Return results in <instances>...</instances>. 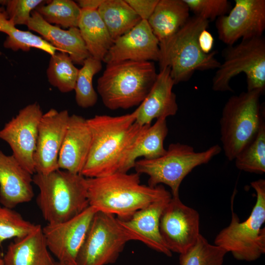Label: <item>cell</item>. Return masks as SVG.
Listing matches in <instances>:
<instances>
[{
  "label": "cell",
  "instance_id": "1",
  "mask_svg": "<svg viewBox=\"0 0 265 265\" xmlns=\"http://www.w3.org/2000/svg\"><path fill=\"white\" fill-rule=\"evenodd\" d=\"M137 112V108L122 115H97L87 119L92 140L81 175L95 178L118 172L122 157L146 126L135 122Z\"/></svg>",
  "mask_w": 265,
  "mask_h": 265
},
{
  "label": "cell",
  "instance_id": "2",
  "mask_svg": "<svg viewBox=\"0 0 265 265\" xmlns=\"http://www.w3.org/2000/svg\"><path fill=\"white\" fill-rule=\"evenodd\" d=\"M89 206L97 211L116 215L121 220L157 201L171 197L162 185L141 184L140 174L116 172L103 177L86 178Z\"/></svg>",
  "mask_w": 265,
  "mask_h": 265
},
{
  "label": "cell",
  "instance_id": "3",
  "mask_svg": "<svg viewBox=\"0 0 265 265\" xmlns=\"http://www.w3.org/2000/svg\"><path fill=\"white\" fill-rule=\"evenodd\" d=\"M210 22L200 17H190L177 32L159 43V70L170 68L175 84L189 80L195 72L217 69L220 62L216 51L208 54L200 49L198 38L200 32L209 27Z\"/></svg>",
  "mask_w": 265,
  "mask_h": 265
},
{
  "label": "cell",
  "instance_id": "4",
  "mask_svg": "<svg viewBox=\"0 0 265 265\" xmlns=\"http://www.w3.org/2000/svg\"><path fill=\"white\" fill-rule=\"evenodd\" d=\"M157 75L153 61L128 60L106 64L97 80V92L107 108L128 109L142 103Z\"/></svg>",
  "mask_w": 265,
  "mask_h": 265
},
{
  "label": "cell",
  "instance_id": "5",
  "mask_svg": "<svg viewBox=\"0 0 265 265\" xmlns=\"http://www.w3.org/2000/svg\"><path fill=\"white\" fill-rule=\"evenodd\" d=\"M33 183L39 189L37 204L49 224L77 215L89 206L86 178L58 169L47 174L35 173Z\"/></svg>",
  "mask_w": 265,
  "mask_h": 265
},
{
  "label": "cell",
  "instance_id": "6",
  "mask_svg": "<svg viewBox=\"0 0 265 265\" xmlns=\"http://www.w3.org/2000/svg\"><path fill=\"white\" fill-rule=\"evenodd\" d=\"M259 90L246 91L231 96L220 119V140L227 159L234 160L256 136L265 122Z\"/></svg>",
  "mask_w": 265,
  "mask_h": 265
},
{
  "label": "cell",
  "instance_id": "7",
  "mask_svg": "<svg viewBox=\"0 0 265 265\" xmlns=\"http://www.w3.org/2000/svg\"><path fill=\"white\" fill-rule=\"evenodd\" d=\"M256 192V201L249 217L241 222L232 210L229 224L216 236L214 244L230 252L238 260L259 259L265 253V180L251 183Z\"/></svg>",
  "mask_w": 265,
  "mask_h": 265
},
{
  "label": "cell",
  "instance_id": "8",
  "mask_svg": "<svg viewBox=\"0 0 265 265\" xmlns=\"http://www.w3.org/2000/svg\"><path fill=\"white\" fill-rule=\"evenodd\" d=\"M221 150L218 144L202 152H195L189 145L171 143L163 156L137 160L133 168L139 174L149 176L148 186L155 187L165 184L170 188L172 197L179 196V188L184 178L194 168L209 162Z\"/></svg>",
  "mask_w": 265,
  "mask_h": 265
},
{
  "label": "cell",
  "instance_id": "9",
  "mask_svg": "<svg viewBox=\"0 0 265 265\" xmlns=\"http://www.w3.org/2000/svg\"><path fill=\"white\" fill-rule=\"evenodd\" d=\"M223 61L212 79V89L232 91V79L240 73L246 79L247 91L265 90V39L263 36L241 40L227 46L222 53Z\"/></svg>",
  "mask_w": 265,
  "mask_h": 265
},
{
  "label": "cell",
  "instance_id": "10",
  "mask_svg": "<svg viewBox=\"0 0 265 265\" xmlns=\"http://www.w3.org/2000/svg\"><path fill=\"white\" fill-rule=\"evenodd\" d=\"M137 240L114 215L97 211L79 250L76 265L114 263L126 243Z\"/></svg>",
  "mask_w": 265,
  "mask_h": 265
},
{
  "label": "cell",
  "instance_id": "11",
  "mask_svg": "<svg viewBox=\"0 0 265 265\" xmlns=\"http://www.w3.org/2000/svg\"><path fill=\"white\" fill-rule=\"evenodd\" d=\"M43 114L38 103L29 104L0 130V138L10 146L12 156L32 175L35 173L34 155Z\"/></svg>",
  "mask_w": 265,
  "mask_h": 265
},
{
  "label": "cell",
  "instance_id": "12",
  "mask_svg": "<svg viewBox=\"0 0 265 265\" xmlns=\"http://www.w3.org/2000/svg\"><path fill=\"white\" fill-rule=\"evenodd\" d=\"M159 231L165 245L171 252L184 253L201 234L199 214L184 204L179 196H172L161 214Z\"/></svg>",
  "mask_w": 265,
  "mask_h": 265
},
{
  "label": "cell",
  "instance_id": "13",
  "mask_svg": "<svg viewBox=\"0 0 265 265\" xmlns=\"http://www.w3.org/2000/svg\"><path fill=\"white\" fill-rule=\"evenodd\" d=\"M97 211L89 206L81 212L65 221L42 228L47 247L64 265H76L79 250L93 217Z\"/></svg>",
  "mask_w": 265,
  "mask_h": 265
},
{
  "label": "cell",
  "instance_id": "14",
  "mask_svg": "<svg viewBox=\"0 0 265 265\" xmlns=\"http://www.w3.org/2000/svg\"><path fill=\"white\" fill-rule=\"evenodd\" d=\"M227 15L215 20L218 39L227 46L239 40L263 36L265 30V0H235Z\"/></svg>",
  "mask_w": 265,
  "mask_h": 265
},
{
  "label": "cell",
  "instance_id": "15",
  "mask_svg": "<svg viewBox=\"0 0 265 265\" xmlns=\"http://www.w3.org/2000/svg\"><path fill=\"white\" fill-rule=\"evenodd\" d=\"M69 117L67 110L51 108L43 113L34 155L35 173L47 174L59 169L58 156Z\"/></svg>",
  "mask_w": 265,
  "mask_h": 265
},
{
  "label": "cell",
  "instance_id": "16",
  "mask_svg": "<svg viewBox=\"0 0 265 265\" xmlns=\"http://www.w3.org/2000/svg\"><path fill=\"white\" fill-rule=\"evenodd\" d=\"M159 42L147 21L141 20L115 40L105 56L106 64L123 61H159Z\"/></svg>",
  "mask_w": 265,
  "mask_h": 265
},
{
  "label": "cell",
  "instance_id": "17",
  "mask_svg": "<svg viewBox=\"0 0 265 265\" xmlns=\"http://www.w3.org/2000/svg\"><path fill=\"white\" fill-rule=\"evenodd\" d=\"M91 140L87 119L77 114L70 115L59 153V169L81 174L89 154Z\"/></svg>",
  "mask_w": 265,
  "mask_h": 265
},
{
  "label": "cell",
  "instance_id": "18",
  "mask_svg": "<svg viewBox=\"0 0 265 265\" xmlns=\"http://www.w3.org/2000/svg\"><path fill=\"white\" fill-rule=\"evenodd\" d=\"M174 85L170 67L159 70L149 92L137 107L135 122L141 126L151 125L155 119L175 115L178 106L176 95L173 91Z\"/></svg>",
  "mask_w": 265,
  "mask_h": 265
},
{
  "label": "cell",
  "instance_id": "19",
  "mask_svg": "<svg viewBox=\"0 0 265 265\" xmlns=\"http://www.w3.org/2000/svg\"><path fill=\"white\" fill-rule=\"evenodd\" d=\"M32 175L12 156L0 151V203L13 209L34 196Z\"/></svg>",
  "mask_w": 265,
  "mask_h": 265
},
{
  "label": "cell",
  "instance_id": "20",
  "mask_svg": "<svg viewBox=\"0 0 265 265\" xmlns=\"http://www.w3.org/2000/svg\"><path fill=\"white\" fill-rule=\"evenodd\" d=\"M172 197V196H171ZM171 197L153 202L136 211L125 220L119 219L121 224L141 241L151 249L171 257L159 231V219L162 212Z\"/></svg>",
  "mask_w": 265,
  "mask_h": 265
},
{
  "label": "cell",
  "instance_id": "21",
  "mask_svg": "<svg viewBox=\"0 0 265 265\" xmlns=\"http://www.w3.org/2000/svg\"><path fill=\"white\" fill-rule=\"evenodd\" d=\"M27 26L41 35L57 51L68 53L75 64L82 65L84 60L90 56L78 27L65 30L50 24L35 10L32 12Z\"/></svg>",
  "mask_w": 265,
  "mask_h": 265
},
{
  "label": "cell",
  "instance_id": "22",
  "mask_svg": "<svg viewBox=\"0 0 265 265\" xmlns=\"http://www.w3.org/2000/svg\"><path fill=\"white\" fill-rule=\"evenodd\" d=\"M168 132L166 118H159L153 125H146L122 157L118 172H128L140 157L150 159L163 156L166 152L163 144Z\"/></svg>",
  "mask_w": 265,
  "mask_h": 265
},
{
  "label": "cell",
  "instance_id": "23",
  "mask_svg": "<svg viewBox=\"0 0 265 265\" xmlns=\"http://www.w3.org/2000/svg\"><path fill=\"white\" fill-rule=\"evenodd\" d=\"M3 265H54L42 228L37 224L26 235L15 238L3 255Z\"/></svg>",
  "mask_w": 265,
  "mask_h": 265
},
{
  "label": "cell",
  "instance_id": "24",
  "mask_svg": "<svg viewBox=\"0 0 265 265\" xmlns=\"http://www.w3.org/2000/svg\"><path fill=\"white\" fill-rule=\"evenodd\" d=\"M189 12L184 0H159L147 22L159 43L185 25L190 18Z\"/></svg>",
  "mask_w": 265,
  "mask_h": 265
},
{
  "label": "cell",
  "instance_id": "25",
  "mask_svg": "<svg viewBox=\"0 0 265 265\" xmlns=\"http://www.w3.org/2000/svg\"><path fill=\"white\" fill-rule=\"evenodd\" d=\"M78 27L90 55L101 61L113 40L97 10L81 9Z\"/></svg>",
  "mask_w": 265,
  "mask_h": 265
},
{
  "label": "cell",
  "instance_id": "26",
  "mask_svg": "<svg viewBox=\"0 0 265 265\" xmlns=\"http://www.w3.org/2000/svg\"><path fill=\"white\" fill-rule=\"evenodd\" d=\"M97 11L113 42L141 21L125 0H103Z\"/></svg>",
  "mask_w": 265,
  "mask_h": 265
},
{
  "label": "cell",
  "instance_id": "27",
  "mask_svg": "<svg viewBox=\"0 0 265 265\" xmlns=\"http://www.w3.org/2000/svg\"><path fill=\"white\" fill-rule=\"evenodd\" d=\"M0 32L7 35L3 43L4 47L13 51L22 50L27 52L34 48L42 50L52 55L57 51L41 37L29 31L18 29L9 19L4 7L0 5Z\"/></svg>",
  "mask_w": 265,
  "mask_h": 265
},
{
  "label": "cell",
  "instance_id": "28",
  "mask_svg": "<svg viewBox=\"0 0 265 265\" xmlns=\"http://www.w3.org/2000/svg\"><path fill=\"white\" fill-rule=\"evenodd\" d=\"M48 23L63 28L78 27L81 8L73 0H47L35 10Z\"/></svg>",
  "mask_w": 265,
  "mask_h": 265
},
{
  "label": "cell",
  "instance_id": "29",
  "mask_svg": "<svg viewBox=\"0 0 265 265\" xmlns=\"http://www.w3.org/2000/svg\"><path fill=\"white\" fill-rule=\"evenodd\" d=\"M51 56L47 69L50 83L62 93L74 90L79 69L65 52H56Z\"/></svg>",
  "mask_w": 265,
  "mask_h": 265
},
{
  "label": "cell",
  "instance_id": "30",
  "mask_svg": "<svg viewBox=\"0 0 265 265\" xmlns=\"http://www.w3.org/2000/svg\"><path fill=\"white\" fill-rule=\"evenodd\" d=\"M102 68V61L91 56L83 61L79 69L74 90L77 105L83 108L94 106L98 95L93 85L94 76Z\"/></svg>",
  "mask_w": 265,
  "mask_h": 265
},
{
  "label": "cell",
  "instance_id": "31",
  "mask_svg": "<svg viewBox=\"0 0 265 265\" xmlns=\"http://www.w3.org/2000/svg\"><path fill=\"white\" fill-rule=\"evenodd\" d=\"M235 165L245 172L263 174L265 172V122L254 138L234 159Z\"/></svg>",
  "mask_w": 265,
  "mask_h": 265
},
{
  "label": "cell",
  "instance_id": "32",
  "mask_svg": "<svg viewBox=\"0 0 265 265\" xmlns=\"http://www.w3.org/2000/svg\"><path fill=\"white\" fill-rule=\"evenodd\" d=\"M227 253L200 234L190 248L180 254V265H222Z\"/></svg>",
  "mask_w": 265,
  "mask_h": 265
},
{
  "label": "cell",
  "instance_id": "33",
  "mask_svg": "<svg viewBox=\"0 0 265 265\" xmlns=\"http://www.w3.org/2000/svg\"><path fill=\"white\" fill-rule=\"evenodd\" d=\"M37 225L26 220L13 209L0 205V245L9 239L26 235Z\"/></svg>",
  "mask_w": 265,
  "mask_h": 265
},
{
  "label": "cell",
  "instance_id": "34",
  "mask_svg": "<svg viewBox=\"0 0 265 265\" xmlns=\"http://www.w3.org/2000/svg\"><path fill=\"white\" fill-rule=\"evenodd\" d=\"M47 0H0L9 20L15 26H27L32 12Z\"/></svg>",
  "mask_w": 265,
  "mask_h": 265
},
{
  "label": "cell",
  "instance_id": "35",
  "mask_svg": "<svg viewBox=\"0 0 265 265\" xmlns=\"http://www.w3.org/2000/svg\"><path fill=\"white\" fill-rule=\"evenodd\" d=\"M190 11L195 16L209 22L226 15L231 9V2L227 0H184Z\"/></svg>",
  "mask_w": 265,
  "mask_h": 265
},
{
  "label": "cell",
  "instance_id": "36",
  "mask_svg": "<svg viewBox=\"0 0 265 265\" xmlns=\"http://www.w3.org/2000/svg\"><path fill=\"white\" fill-rule=\"evenodd\" d=\"M141 20L147 21L159 0H125Z\"/></svg>",
  "mask_w": 265,
  "mask_h": 265
},
{
  "label": "cell",
  "instance_id": "37",
  "mask_svg": "<svg viewBox=\"0 0 265 265\" xmlns=\"http://www.w3.org/2000/svg\"><path fill=\"white\" fill-rule=\"evenodd\" d=\"M198 42L201 50L208 54L212 51L214 39L212 34L207 29L202 30L199 35Z\"/></svg>",
  "mask_w": 265,
  "mask_h": 265
},
{
  "label": "cell",
  "instance_id": "38",
  "mask_svg": "<svg viewBox=\"0 0 265 265\" xmlns=\"http://www.w3.org/2000/svg\"><path fill=\"white\" fill-rule=\"evenodd\" d=\"M103 0H80L78 4L81 9L98 10Z\"/></svg>",
  "mask_w": 265,
  "mask_h": 265
},
{
  "label": "cell",
  "instance_id": "39",
  "mask_svg": "<svg viewBox=\"0 0 265 265\" xmlns=\"http://www.w3.org/2000/svg\"><path fill=\"white\" fill-rule=\"evenodd\" d=\"M0 265H3V255L0 250Z\"/></svg>",
  "mask_w": 265,
  "mask_h": 265
},
{
  "label": "cell",
  "instance_id": "40",
  "mask_svg": "<svg viewBox=\"0 0 265 265\" xmlns=\"http://www.w3.org/2000/svg\"><path fill=\"white\" fill-rule=\"evenodd\" d=\"M54 265H64L62 264L61 263H59L58 262H55Z\"/></svg>",
  "mask_w": 265,
  "mask_h": 265
}]
</instances>
